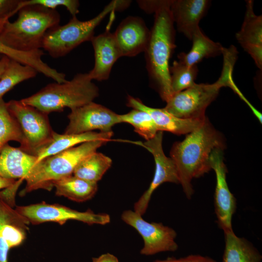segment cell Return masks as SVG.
I'll return each mask as SVG.
<instances>
[{"label": "cell", "instance_id": "obj_1", "mask_svg": "<svg viewBox=\"0 0 262 262\" xmlns=\"http://www.w3.org/2000/svg\"><path fill=\"white\" fill-rule=\"evenodd\" d=\"M223 140L206 118L199 127L187 134L181 142H176L170 150L179 176V183L188 198L194 193L191 184L194 178H199L212 168L210 156L216 148H224Z\"/></svg>", "mask_w": 262, "mask_h": 262}, {"label": "cell", "instance_id": "obj_2", "mask_svg": "<svg viewBox=\"0 0 262 262\" xmlns=\"http://www.w3.org/2000/svg\"><path fill=\"white\" fill-rule=\"evenodd\" d=\"M172 2L167 0L155 12L154 24L144 52L149 80L165 102L173 95L169 65L176 48L174 23L170 10Z\"/></svg>", "mask_w": 262, "mask_h": 262}, {"label": "cell", "instance_id": "obj_3", "mask_svg": "<svg viewBox=\"0 0 262 262\" xmlns=\"http://www.w3.org/2000/svg\"><path fill=\"white\" fill-rule=\"evenodd\" d=\"M17 13V19L8 21L0 30V41L19 51L40 49L46 32L61 20L56 10L37 5L22 7Z\"/></svg>", "mask_w": 262, "mask_h": 262}, {"label": "cell", "instance_id": "obj_4", "mask_svg": "<svg viewBox=\"0 0 262 262\" xmlns=\"http://www.w3.org/2000/svg\"><path fill=\"white\" fill-rule=\"evenodd\" d=\"M224 55V66L220 77L215 82L195 83L192 87L173 94L166 101L164 109L171 115L182 119H203L207 107L217 96L224 86L231 87L234 83L232 73L237 52L227 49Z\"/></svg>", "mask_w": 262, "mask_h": 262}, {"label": "cell", "instance_id": "obj_5", "mask_svg": "<svg viewBox=\"0 0 262 262\" xmlns=\"http://www.w3.org/2000/svg\"><path fill=\"white\" fill-rule=\"evenodd\" d=\"M99 95L98 86L88 73H78L69 81L47 84L36 93L20 101L49 114L72 110L93 102Z\"/></svg>", "mask_w": 262, "mask_h": 262}, {"label": "cell", "instance_id": "obj_6", "mask_svg": "<svg viewBox=\"0 0 262 262\" xmlns=\"http://www.w3.org/2000/svg\"><path fill=\"white\" fill-rule=\"evenodd\" d=\"M131 2V0H112L90 20L81 21L73 16L67 23L52 27L44 36L42 48L54 58L66 56L82 43L91 41L96 28L109 14L126 9Z\"/></svg>", "mask_w": 262, "mask_h": 262}, {"label": "cell", "instance_id": "obj_7", "mask_svg": "<svg viewBox=\"0 0 262 262\" xmlns=\"http://www.w3.org/2000/svg\"><path fill=\"white\" fill-rule=\"evenodd\" d=\"M107 142L102 140L86 142L36 163L25 179L24 193L40 189L50 190L55 181L73 175L82 160Z\"/></svg>", "mask_w": 262, "mask_h": 262}, {"label": "cell", "instance_id": "obj_8", "mask_svg": "<svg viewBox=\"0 0 262 262\" xmlns=\"http://www.w3.org/2000/svg\"><path fill=\"white\" fill-rule=\"evenodd\" d=\"M7 104L22 135L20 148L35 156L51 140L54 132L50 125L48 114L20 100H11Z\"/></svg>", "mask_w": 262, "mask_h": 262}, {"label": "cell", "instance_id": "obj_9", "mask_svg": "<svg viewBox=\"0 0 262 262\" xmlns=\"http://www.w3.org/2000/svg\"><path fill=\"white\" fill-rule=\"evenodd\" d=\"M15 209L30 224L33 225L52 222L62 225L68 220H75L89 225H103L110 221L109 215L105 213H95L90 210L79 212L57 204L42 202L16 206Z\"/></svg>", "mask_w": 262, "mask_h": 262}, {"label": "cell", "instance_id": "obj_10", "mask_svg": "<svg viewBox=\"0 0 262 262\" xmlns=\"http://www.w3.org/2000/svg\"><path fill=\"white\" fill-rule=\"evenodd\" d=\"M142 216L131 210L125 211L121 215L122 220L135 229L143 239L141 254L148 256L177 250V233L174 229L161 223L147 222Z\"/></svg>", "mask_w": 262, "mask_h": 262}, {"label": "cell", "instance_id": "obj_11", "mask_svg": "<svg viewBox=\"0 0 262 262\" xmlns=\"http://www.w3.org/2000/svg\"><path fill=\"white\" fill-rule=\"evenodd\" d=\"M67 117L69 123L66 134H80L96 130L108 132L112 131L114 125L121 123L119 115L94 101L71 110Z\"/></svg>", "mask_w": 262, "mask_h": 262}, {"label": "cell", "instance_id": "obj_12", "mask_svg": "<svg viewBox=\"0 0 262 262\" xmlns=\"http://www.w3.org/2000/svg\"><path fill=\"white\" fill-rule=\"evenodd\" d=\"M223 149H214L209 161L216 176L214 204L217 223L225 232L233 231L231 221L236 209V200L230 192L226 180L227 168L224 163Z\"/></svg>", "mask_w": 262, "mask_h": 262}, {"label": "cell", "instance_id": "obj_13", "mask_svg": "<svg viewBox=\"0 0 262 262\" xmlns=\"http://www.w3.org/2000/svg\"><path fill=\"white\" fill-rule=\"evenodd\" d=\"M163 136V131H158L153 138L144 144L153 156L155 169L149 187L134 204V212L141 215L145 213L152 193L160 185L167 182L179 183V176L174 161L171 158L166 157L164 152Z\"/></svg>", "mask_w": 262, "mask_h": 262}, {"label": "cell", "instance_id": "obj_14", "mask_svg": "<svg viewBox=\"0 0 262 262\" xmlns=\"http://www.w3.org/2000/svg\"><path fill=\"white\" fill-rule=\"evenodd\" d=\"M29 224L0 193V262H8L10 250L24 241Z\"/></svg>", "mask_w": 262, "mask_h": 262}, {"label": "cell", "instance_id": "obj_15", "mask_svg": "<svg viewBox=\"0 0 262 262\" xmlns=\"http://www.w3.org/2000/svg\"><path fill=\"white\" fill-rule=\"evenodd\" d=\"M113 33L121 56L134 57L145 52L150 31L142 18L129 16L121 22Z\"/></svg>", "mask_w": 262, "mask_h": 262}, {"label": "cell", "instance_id": "obj_16", "mask_svg": "<svg viewBox=\"0 0 262 262\" xmlns=\"http://www.w3.org/2000/svg\"><path fill=\"white\" fill-rule=\"evenodd\" d=\"M95 63L88 74L92 80L108 79L112 67L118 58L122 57L113 33L108 28L104 33L92 38Z\"/></svg>", "mask_w": 262, "mask_h": 262}, {"label": "cell", "instance_id": "obj_17", "mask_svg": "<svg viewBox=\"0 0 262 262\" xmlns=\"http://www.w3.org/2000/svg\"><path fill=\"white\" fill-rule=\"evenodd\" d=\"M127 105L134 109L147 112L153 120L158 131H167L177 135L191 132L200 126L206 118H180L171 115L164 108L150 107L145 105L139 99L131 96H128Z\"/></svg>", "mask_w": 262, "mask_h": 262}, {"label": "cell", "instance_id": "obj_18", "mask_svg": "<svg viewBox=\"0 0 262 262\" xmlns=\"http://www.w3.org/2000/svg\"><path fill=\"white\" fill-rule=\"evenodd\" d=\"M236 38L244 49L253 58L257 66L262 69V16L253 10V1H246L244 22Z\"/></svg>", "mask_w": 262, "mask_h": 262}, {"label": "cell", "instance_id": "obj_19", "mask_svg": "<svg viewBox=\"0 0 262 262\" xmlns=\"http://www.w3.org/2000/svg\"><path fill=\"white\" fill-rule=\"evenodd\" d=\"M210 3L208 0H172L170 10L178 31L191 40Z\"/></svg>", "mask_w": 262, "mask_h": 262}, {"label": "cell", "instance_id": "obj_20", "mask_svg": "<svg viewBox=\"0 0 262 262\" xmlns=\"http://www.w3.org/2000/svg\"><path fill=\"white\" fill-rule=\"evenodd\" d=\"M36 163V156L7 144L0 152V176L25 180Z\"/></svg>", "mask_w": 262, "mask_h": 262}, {"label": "cell", "instance_id": "obj_21", "mask_svg": "<svg viewBox=\"0 0 262 262\" xmlns=\"http://www.w3.org/2000/svg\"><path fill=\"white\" fill-rule=\"evenodd\" d=\"M113 131L108 132L90 131L80 134L53 133L51 140L36 154L37 163L41 160L61 152L83 143L102 140H112Z\"/></svg>", "mask_w": 262, "mask_h": 262}, {"label": "cell", "instance_id": "obj_22", "mask_svg": "<svg viewBox=\"0 0 262 262\" xmlns=\"http://www.w3.org/2000/svg\"><path fill=\"white\" fill-rule=\"evenodd\" d=\"M191 41L192 47L187 52H181L179 61L188 66L197 65L204 58L213 57L223 54L225 48L206 36L199 28L194 33Z\"/></svg>", "mask_w": 262, "mask_h": 262}, {"label": "cell", "instance_id": "obj_23", "mask_svg": "<svg viewBox=\"0 0 262 262\" xmlns=\"http://www.w3.org/2000/svg\"><path fill=\"white\" fill-rule=\"evenodd\" d=\"M225 249L222 262H261L262 256L253 245L233 231L224 232Z\"/></svg>", "mask_w": 262, "mask_h": 262}, {"label": "cell", "instance_id": "obj_24", "mask_svg": "<svg viewBox=\"0 0 262 262\" xmlns=\"http://www.w3.org/2000/svg\"><path fill=\"white\" fill-rule=\"evenodd\" d=\"M55 194L71 200L82 202L92 198L98 190L97 183L91 182L72 175L53 184Z\"/></svg>", "mask_w": 262, "mask_h": 262}, {"label": "cell", "instance_id": "obj_25", "mask_svg": "<svg viewBox=\"0 0 262 262\" xmlns=\"http://www.w3.org/2000/svg\"><path fill=\"white\" fill-rule=\"evenodd\" d=\"M112 164V159L97 151L82 160L75 167L73 175L85 180L97 183Z\"/></svg>", "mask_w": 262, "mask_h": 262}, {"label": "cell", "instance_id": "obj_26", "mask_svg": "<svg viewBox=\"0 0 262 262\" xmlns=\"http://www.w3.org/2000/svg\"><path fill=\"white\" fill-rule=\"evenodd\" d=\"M37 73L32 66L10 59L0 78V98L17 84L35 77Z\"/></svg>", "mask_w": 262, "mask_h": 262}, {"label": "cell", "instance_id": "obj_27", "mask_svg": "<svg viewBox=\"0 0 262 262\" xmlns=\"http://www.w3.org/2000/svg\"><path fill=\"white\" fill-rule=\"evenodd\" d=\"M197 65L188 66L180 61H174L169 67L171 88L173 94L187 89L196 83Z\"/></svg>", "mask_w": 262, "mask_h": 262}, {"label": "cell", "instance_id": "obj_28", "mask_svg": "<svg viewBox=\"0 0 262 262\" xmlns=\"http://www.w3.org/2000/svg\"><path fill=\"white\" fill-rule=\"evenodd\" d=\"M119 118L121 123L132 125L134 131L147 141L153 138L158 131L153 120L145 111L133 109L127 114L119 115Z\"/></svg>", "mask_w": 262, "mask_h": 262}, {"label": "cell", "instance_id": "obj_29", "mask_svg": "<svg viewBox=\"0 0 262 262\" xmlns=\"http://www.w3.org/2000/svg\"><path fill=\"white\" fill-rule=\"evenodd\" d=\"M10 141L21 144L22 135L16 119L9 111L7 103L0 98V152Z\"/></svg>", "mask_w": 262, "mask_h": 262}, {"label": "cell", "instance_id": "obj_30", "mask_svg": "<svg viewBox=\"0 0 262 262\" xmlns=\"http://www.w3.org/2000/svg\"><path fill=\"white\" fill-rule=\"evenodd\" d=\"M32 5H40L53 10H56L59 6H64L72 17L76 16L79 13L80 3L77 0H20L16 12L17 13L22 7Z\"/></svg>", "mask_w": 262, "mask_h": 262}, {"label": "cell", "instance_id": "obj_31", "mask_svg": "<svg viewBox=\"0 0 262 262\" xmlns=\"http://www.w3.org/2000/svg\"><path fill=\"white\" fill-rule=\"evenodd\" d=\"M20 0H0V30L9 18L17 13Z\"/></svg>", "mask_w": 262, "mask_h": 262}, {"label": "cell", "instance_id": "obj_32", "mask_svg": "<svg viewBox=\"0 0 262 262\" xmlns=\"http://www.w3.org/2000/svg\"><path fill=\"white\" fill-rule=\"evenodd\" d=\"M0 54L23 64L28 61L30 56L28 52L14 50L5 46L0 41Z\"/></svg>", "mask_w": 262, "mask_h": 262}, {"label": "cell", "instance_id": "obj_33", "mask_svg": "<svg viewBox=\"0 0 262 262\" xmlns=\"http://www.w3.org/2000/svg\"><path fill=\"white\" fill-rule=\"evenodd\" d=\"M154 262H217L214 260L207 256L199 255H190L188 256L176 259L168 258L164 260H156Z\"/></svg>", "mask_w": 262, "mask_h": 262}, {"label": "cell", "instance_id": "obj_34", "mask_svg": "<svg viewBox=\"0 0 262 262\" xmlns=\"http://www.w3.org/2000/svg\"><path fill=\"white\" fill-rule=\"evenodd\" d=\"M167 0H140L137 2L141 9L147 14L154 13L156 10L164 5Z\"/></svg>", "mask_w": 262, "mask_h": 262}, {"label": "cell", "instance_id": "obj_35", "mask_svg": "<svg viewBox=\"0 0 262 262\" xmlns=\"http://www.w3.org/2000/svg\"><path fill=\"white\" fill-rule=\"evenodd\" d=\"M92 262H119V261L114 255L110 253H106L98 258H93Z\"/></svg>", "mask_w": 262, "mask_h": 262}, {"label": "cell", "instance_id": "obj_36", "mask_svg": "<svg viewBox=\"0 0 262 262\" xmlns=\"http://www.w3.org/2000/svg\"><path fill=\"white\" fill-rule=\"evenodd\" d=\"M16 182L15 180L8 179L0 176V189L7 188L13 185Z\"/></svg>", "mask_w": 262, "mask_h": 262}, {"label": "cell", "instance_id": "obj_37", "mask_svg": "<svg viewBox=\"0 0 262 262\" xmlns=\"http://www.w3.org/2000/svg\"><path fill=\"white\" fill-rule=\"evenodd\" d=\"M10 59L7 56H3L0 60V78L5 69Z\"/></svg>", "mask_w": 262, "mask_h": 262}, {"label": "cell", "instance_id": "obj_38", "mask_svg": "<svg viewBox=\"0 0 262 262\" xmlns=\"http://www.w3.org/2000/svg\"><path fill=\"white\" fill-rule=\"evenodd\" d=\"M3 56H4V55H3L0 54V60H1V59L2 58V57Z\"/></svg>", "mask_w": 262, "mask_h": 262}]
</instances>
